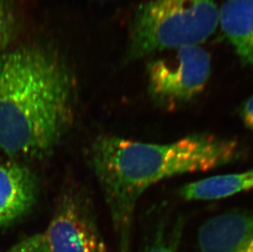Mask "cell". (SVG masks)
Returning a JSON list of instances; mask_svg holds the SVG:
<instances>
[{"label":"cell","mask_w":253,"mask_h":252,"mask_svg":"<svg viewBox=\"0 0 253 252\" xmlns=\"http://www.w3.org/2000/svg\"><path fill=\"white\" fill-rule=\"evenodd\" d=\"M239 116L245 127L253 132V96L241 105Z\"/></svg>","instance_id":"7c38bea8"},{"label":"cell","mask_w":253,"mask_h":252,"mask_svg":"<svg viewBox=\"0 0 253 252\" xmlns=\"http://www.w3.org/2000/svg\"><path fill=\"white\" fill-rule=\"evenodd\" d=\"M199 252H253V211L232 210L198 229Z\"/></svg>","instance_id":"8992f818"},{"label":"cell","mask_w":253,"mask_h":252,"mask_svg":"<svg viewBox=\"0 0 253 252\" xmlns=\"http://www.w3.org/2000/svg\"><path fill=\"white\" fill-rule=\"evenodd\" d=\"M219 26L241 62L253 68V0H226Z\"/></svg>","instance_id":"ba28073f"},{"label":"cell","mask_w":253,"mask_h":252,"mask_svg":"<svg viewBox=\"0 0 253 252\" xmlns=\"http://www.w3.org/2000/svg\"><path fill=\"white\" fill-rule=\"evenodd\" d=\"M146 72L152 102L174 111L204 90L211 74V57L201 45L185 46L157 55Z\"/></svg>","instance_id":"277c9868"},{"label":"cell","mask_w":253,"mask_h":252,"mask_svg":"<svg viewBox=\"0 0 253 252\" xmlns=\"http://www.w3.org/2000/svg\"><path fill=\"white\" fill-rule=\"evenodd\" d=\"M75 84L64 63L38 48L0 54V150L36 159L55 149L72 124Z\"/></svg>","instance_id":"7a4b0ae2"},{"label":"cell","mask_w":253,"mask_h":252,"mask_svg":"<svg viewBox=\"0 0 253 252\" xmlns=\"http://www.w3.org/2000/svg\"><path fill=\"white\" fill-rule=\"evenodd\" d=\"M253 188V169L234 174H220L194 181L177 191L185 201L219 200Z\"/></svg>","instance_id":"9c48e42d"},{"label":"cell","mask_w":253,"mask_h":252,"mask_svg":"<svg viewBox=\"0 0 253 252\" xmlns=\"http://www.w3.org/2000/svg\"><path fill=\"white\" fill-rule=\"evenodd\" d=\"M185 224V218L182 214L172 221L161 218L154 231L153 239L144 252H177L181 241Z\"/></svg>","instance_id":"30bf717a"},{"label":"cell","mask_w":253,"mask_h":252,"mask_svg":"<svg viewBox=\"0 0 253 252\" xmlns=\"http://www.w3.org/2000/svg\"><path fill=\"white\" fill-rule=\"evenodd\" d=\"M38 178L18 162H0V227L25 216L38 199Z\"/></svg>","instance_id":"52a82bcc"},{"label":"cell","mask_w":253,"mask_h":252,"mask_svg":"<svg viewBox=\"0 0 253 252\" xmlns=\"http://www.w3.org/2000/svg\"><path fill=\"white\" fill-rule=\"evenodd\" d=\"M3 25H4V12H3L2 3L0 2V33L2 32Z\"/></svg>","instance_id":"4fadbf2b"},{"label":"cell","mask_w":253,"mask_h":252,"mask_svg":"<svg viewBox=\"0 0 253 252\" xmlns=\"http://www.w3.org/2000/svg\"><path fill=\"white\" fill-rule=\"evenodd\" d=\"M215 0H148L135 10L124 62L201 45L219 26Z\"/></svg>","instance_id":"3957f363"},{"label":"cell","mask_w":253,"mask_h":252,"mask_svg":"<svg viewBox=\"0 0 253 252\" xmlns=\"http://www.w3.org/2000/svg\"><path fill=\"white\" fill-rule=\"evenodd\" d=\"M43 234L51 252H108L92 201L79 186L61 193Z\"/></svg>","instance_id":"5b68a950"},{"label":"cell","mask_w":253,"mask_h":252,"mask_svg":"<svg viewBox=\"0 0 253 252\" xmlns=\"http://www.w3.org/2000/svg\"><path fill=\"white\" fill-rule=\"evenodd\" d=\"M7 252H51L43 233L30 236L13 246Z\"/></svg>","instance_id":"8fae6325"},{"label":"cell","mask_w":253,"mask_h":252,"mask_svg":"<svg viewBox=\"0 0 253 252\" xmlns=\"http://www.w3.org/2000/svg\"><path fill=\"white\" fill-rule=\"evenodd\" d=\"M243 154L239 141L212 133H194L168 143L98 136L91 144L89 161L110 213L118 252H131L134 211L151 186L179 174L224 167Z\"/></svg>","instance_id":"6da1fadb"}]
</instances>
